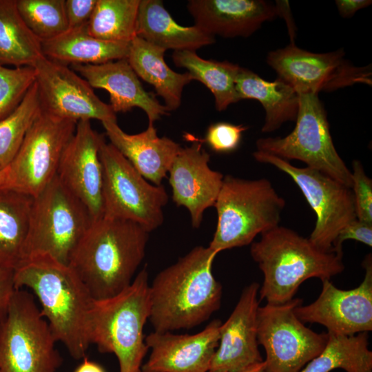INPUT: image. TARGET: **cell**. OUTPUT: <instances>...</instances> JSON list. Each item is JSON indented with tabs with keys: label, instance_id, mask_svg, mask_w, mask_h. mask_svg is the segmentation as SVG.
Listing matches in <instances>:
<instances>
[{
	"label": "cell",
	"instance_id": "1f68e13d",
	"mask_svg": "<svg viewBox=\"0 0 372 372\" xmlns=\"http://www.w3.org/2000/svg\"><path fill=\"white\" fill-rule=\"evenodd\" d=\"M141 0H97L87 32L101 40L131 42L136 37Z\"/></svg>",
	"mask_w": 372,
	"mask_h": 372
},
{
	"label": "cell",
	"instance_id": "3957f363",
	"mask_svg": "<svg viewBox=\"0 0 372 372\" xmlns=\"http://www.w3.org/2000/svg\"><path fill=\"white\" fill-rule=\"evenodd\" d=\"M148 239L149 233L137 223L102 217L92 221L68 265L94 300L108 299L131 285Z\"/></svg>",
	"mask_w": 372,
	"mask_h": 372
},
{
	"label": "cell",
	"instance_id": "4dcf8cb0",
	"mask_svg": "<svg viewBox=\"0 0 372 372\" xmlns=\"http://www.w3.org/2000/svg\"><path fill=\"white\" fill-rule=\"evenodd\" d=\"M337 369L346 372H372L368 332L351 335L328 333L324 349L300 372H330Z\"/></svg>",
	"mask_w": 372,
	"mask_h": 372
},
{
	"label": "cell",
	"instance_id": "836d02e7",
	"mask_svg": "<svg viewBox=\"0 0 372 372\" xmlns=\"http://www.w3.org/2000/svg\"><path fill=\"white\" fill-rule=\"evenodd\" d=\"M17 7L27 27L41 42L69 30L65 0H17Z\"/></svg>",
	"mask_w": 372,
	"mask_h": 372
},
{
	"label": "cell",
	"instance_id": "bcb514c9",
	"mask_svg": "<svg viewBox=\"0 0 372 372\" xmlns=\"http://www.w3.org/2000/svg\"><path fill=\"white\" fill-rule=\"evenodd\" d=\"M141 372H148V371H142V370H141Z\"/></svg>",
	"mask_w": 372,
	"mask_h": 372
},
{
	"label": "cell",
	"instance_id": "cb8c5ba5",
	"mask_svg": "<svg viewBox=\"0 0 372 372\" xmlns=\"http://www.w3.org/2000/svg\"><path fill=\"white\" fill-rule=\"evenodd\" d=\"M136 36L165 50L196 52L215 42L214 37L198 26L176 23L160 0L140 1Z\"/></svg>",
	"mask_w": 372,
	"mask_h": 372
},
{
	"label": "cell",
	"instance_id": "5b68a950",
	"mask_svg": "<svg viewBox=\"0 0 372 372\" xmlns=\"http://www.w3.org/2000/svg\"><path fill=\"white\" fill-rule=\"evenodd\" d=\"M148 278L145 266L121 293L94 300L90 312V343L101 353H114L119 372H141L149 350L143 333L150 309Z\"/></svg>",
	"mask_w": 372,
	"mask_h": 372
},
{
	"label": "cell",
	"instance_id": "7a4b0ae2",
	"mask_svg": "<svg viewBox=\"0 0 372 372\" xmlns=\"http://www.w3.org/2000/svg\"><path fill=\"white\" fill-rule=\"evenodd\" d=\"M14 283L17 289L27 287L37 296L56 342L63 343L74 359L85 358L94 300L70 265L47 256L32 257L14 270Z\"/></svg>",
	"mask_w": 372,
	"mask_h": 372
},
{
	"label": "cell",
	"instance_id": "f1b7e54d",
	"mask_svg": "<svg viewBox=\"0 0 372 372\" xmlns=\"http://www.w3.org/2000/svg\"><path fill=\"white\" fill-rule=\"evenodd\" d=\"M43 56L41 42L22 19L17 0H0V64L33 67Z\"/></svg>",
	"mask_w": 372,
	"mask_h": 372
},
{
	"label": "cell",
	"instance_id": "484cf974",
	"mask_svg": "<svg viewBox=\"0 0 372 372\" xmlns=\"http://www.w3.org/2000/svg\"><path fill=\"white\" fill-rule=\"evenodd\" d=\"M165 51L136 36L130 42L127 60L138 77L154 87L169 112L179 107L183 88L194 78L187 72L172 70L165 61Z\"/></svg>",
	"mask_w": 372,
	"mask_h": 372
},
{
	"label": "cell",
	"instance_id": "7402d4cb",
	"mask_svg": "<svg viewBox=\"0 0 372 372\" xmlns=\"http://www.w3.org/2000/svg\"><path fill=\"white\" fill-rule=\"evenodd\" d=\"M187 9L195 25L225 38L248 37L278 17L276 5L263 0H190Z\"/></svg>",
	"mask_w": 372,
	"mask_h": 372
},
{
	"label": "cell",
	"instance_id": "603a6c76",
	"mask_svg": "<svg viewBox=\"0 0 372 372\" xmlns=\"http://www.w3.org/2000/svg\"><path fill=\"white\" fill-rule=\"evenodd\" d=\"M101 123L110 143L146 180L161 185L182 147L167 136L159 137L154 125H148L141 133L129 134L116 121Z\"/></svg>",
	"mask_w": 372,
	"mask_h": 372
},
{
	"label": "cell",
	"instance_id": "2e32d148",
	"mask_svg": "<svg viewBox=\"0 0 372 372\" xmlns=\"http://www.w3.org/2000/svg\"><path fill=\"white\" fill-rule=\"evenodd\" d=\"M362 267L365 274L357 287L337 288L330 280H324L318 298L307 305L294 309L297 318L305 323L325 327L328 333L351 335L372 330V258L367 254Z\"/></svg>",
	"mask_w": 372,
	"mask_h": 372
},
{
	"label": "cell",
	"instance_id": "ba28073f",
	"mask_svg": "<svg viewBox=\"0 0 372 372\" xmlns=\"http://www.w3.org/2000/svg\"><path fill=\"white\" fill-rule=\"evenodd\" d=\"M32 294H13L0 320V372H56L63 359Z\"/></svg>",
	"mask_w": 372,
	"mask_h": 372
},
{
	"label": "cell",
	"instance_id": "ee69618b",
	"mask_svg": "<svg viewBox=\"0 0 372 372\" xmlns=\"http://www.w3.org/2000/svg\"><path fill=\"white\" fill-rule=\"evenodd\" d=\"M235 372H267L265 361L249 365L241 370Z\"/></svg>",
	"mask_w": 372,
	"mask_h": 372
},
{
	"label": "cell",
	"instance_id": "b9f144b4",
	"mask_svg": "<svg viewBox=\"0 0 372 372\" xmlns=\"http://www.w3.org/2000/svg\"><path fill=\"white\" fill-rule=\"evenodd\" d=\"M276 2V6L278 9V16H281L285 19L291 41V43H294L293 38L296 35V30H294V24L291 18L288 1H277Z\"/></svg>",
	"mask_w": 372,
	"mask_h": 372
},
{
	"label": "cell",
	"instance_id": "e575fe53",
	"mask_svg": "<svg viewBox=\"0 0 372 372\" xmlns=\"http://www.w3.org/2000/svg\"><path fill=\"white\" fill-rule=\"evenodd\" d=\"M34 82L33 67L8 68L0 64V120L18 107Z\"/></svg>",
	"mask_w": 372,
	"mask_h": 372
},
{
	"label": "cell",
	"instance_id": "4316f807",
	"mask_svg": "<svg viewBox=\"0 0 372 372\" xmlns=\"http://www.w3.org/2000/svg\"><path fill=\"white\" fill-rule=\"evenodd\" d=\"M130 42H112L91 36L87 25L69 29L63 34L41 42L43 55L52 61L68 64H101L127 59Z\"/></svg>",
	"mask_w": 372,
	"mask_h": 372
},
{
	"label": "cell",
	"instance_id": "ac0fdd59",
	"mask_svg": "<svg viewBox=\"0 0 372 372\" xmlns=\"http://www.w3.org/2000/svg\"><path fill=\"white\" fill-rule=\"evenodd\" d=\"M210 155L200 141L182 147L168 173L172 200L177 206L185 207L194 228H198L205 211L214 207L224 176L210 168Z\"/></svg>",
	"mask_w": 372,
	"mask_h": 372
},
{
	"label": "cell",
	"instance_id": "4fadbf2b",
	"mask_svg": "<svg viewBox=\"0 0 372 372\" xmlns=\"http://www.w3.org/2000/svg\"><path fill=\"white\" fill-rule=\"evenodd\" d=\"M300 304L302 300L296 298L258 308L257 338L266 353L267 372H300L327 344V333L313 331L296 316Z\"/></svg>",
	"mask_w": 372,
	"mask_h": 372
},
{
	"label": "cell",
	"instance_id": "60d3db41",
	"mask_svg": "<svg viewBox=\"0 0 372 372\" xmlns=\"http://www.w3.org/2000/svg\"><path fill=\"white\" fill-rule=\"evenodd\" d=\"M339 14L344 18L352 17L357 11L371 4L369 0H337L335 1Z\"/></svg>",
	"mask_w": 372,
	"mask_h": 372
},
{
	"label": "cell",
	"instance_id": "ffe728a7",
	"mask_svg": "<svg viewBox=\"0 0 372 372\" xmlns=\"http://www.w3.org/2000/svg\"><path fill=\"white\" fill-rule=\"evenodd\" d=\"M260 286H246L233 311L220 327L218 346L209 372H235L262 362L257 338Z\"/></svg>",
	"mask_w": 372,
	"mask_h": 372
},
{
	"label": "cell",
	"instance_id": "30bf717a",
	"mask_svg": "<svg viewBox=\"0 0 372 372\" xmlns=\"http://www.w3.org/2000/svg\"><path fill=\"white\" fill-rule=\"evenodd\" d=\"M299 107L293 131L285 137L261 138L257 151L282 159L298 160L351 188V170L335 148L327 112L318 94H298Z\"/></svg>",
	"mask_w": 372,
	"mask_h": 372
},
{
	"label": "cell",
	"instance_id": "44dd1931",
	"mask_svg": "<svg viewBox=\"0 0 372 372\" xmlns=\"http://www.w3.org/2000/svg\"><path fill=\"white\" fill-rule=\"evenodd\" d=\"M72 68L92 88L106 90L110 94V106L116 112H126L139 107L147 116L148 125L168 114L166 107L147 92L127 59L101 64H74Z\"/></svg>",
	"mask_w": 372,
	"mask_h": 372
},
{
	"label": "cell",
	"instance_id": "52a82bcc",
	"mask_svg": "<svg viewBox=\"0 0 372 372\" xmlns=\"http://www.w3.org/2000/svg\"><path fill=\"white\" fill-rule=\"evenodd\" d=\"M92 221L87 207L56 175L34 198L23 261L47 256L68 265Z\"/></svg>",
	"mask_w": 372,
	"mask_h": 372
},
{
	"label": "cell",
	"instance_id": "9a60e30c",
	"mask_svg": "<svg viewBox=\"0 0 372 372\" xmlns=\"http://www.w3.org/2000/svg\"><path fill=\"white\" fill-rule=\"evenodd\" d=\"M33 68L41 110L76 122L116 121L110 105L103 102L90 85L68 65L43 56Z\"/></svg>",
	"mask_w": 372,
	"mask_h": 372
},
{
	"label": "cell",
	"instance_id": "8fae6325",
	"mask_svg": "<svg viewBox=\"0 0 372 372\" xmlns=\"http://www.w3.org/2000/svg\"><path fill=\"white\" fill-rule=\"evenodd\" d=\"M76 124L41 110L16 156L4 168L1 188L33 198L40 194L56 176L61 156Z\"/></svg>",
	"mask_w": 372,
	"mask_h": 372
},
{
	"label": "cell",
	"instance_id": "e0dca14e",
	"mask_svg": "<svg viewBox=\"0 0 372 372\" xmlns=\"http://www.w3.org/2000/svg\"><path fill=\"white\" fill-rule=\"evenodd\" d=\"M104 138L90 121L77 122L61 156L57 176L87 207L93 221L103 216L100 147Z\"/></svg>",
	"mask_w": 372,
	"mask_h": 372
},
{
	"label": "cell",
	"instance_id": "83f0119b",
	"mask_svg": "<svg viewBox=\"0 0 372 372\" xmlns=\"http://www.w3.org/2000/svg\"><path fill=\"white\" fill-rule=\"evenodd\" d=\"M33 200L0 188V266L15 270L22 262Z\"/></svg>",
	"mask_w": 372,
	"mask_h": 372
},
{
	"label": "cell",
	"instance_id": "9c48e42d",
	"mask_svg": "<svg viewBox=\"0 0 372 372\" xmlns=\"http://www.w3.org/2000/svg\"><path fill=\"white\" fill-rule=\"evenodd\" d=\"M103 216L132 221L148 233L164 221L168 202L165 187L150 184L110 143L100 147Z\"/></svg>",
	"mask_w": 372,
	"mask_h": 372
},
{
	"label": "cell",
	"instance_id": "d4e9b609",
	"mask_svg": "<svg viewBox=\"0 0 372 372\" xmlns=\"http://www.w3.org/2000/svg\"><path fill=\"white\" fill-rule=\"evenodd\" d=\"M236 90L240 101L255 99L262 104L265 112L262 132H272L287 121H296L299 94L281 79L268 81L251 70L240 67Z\"/></svg>",
	"mask_w": 372,
	"mask_h": 372
},
{
	"label": "cell",
	"instance_id": "d6a6232c",
	"mask_svg": "<svg viewBox=\"0 0 372 372\" xmlns=\"http://www.w3.org/2000/svg\"><path fill=\"white\" fill-rule=\"evenodd\" d=\"M41 110L34 82L18 107L0 120V167L6 168L12 162Z\"/></svg>",
	"mask_w": 372,
	"mask_h": 372
},
{
	"label": "cell",
	"instance_id": "74e56055",
	"mask_svg": "<svg viewBox=\"0 0 372 372\" xmlns=\"http://www.w3.org/2000/svg\"><path fill=\"white\" fill-rule=\"evenodd\" d=\"M347 240H354L371 247L372 223L357 218L346 225L341 229L335 238L333 244L332 251L343 256L342 244Z\"/></svg>",
	"mask_w": 372,
	"mask_h": 372
},
{
	"label": "cell",
	"instance_id": "6da1fadb",
	"mask_svg": "<svg viewBox=\"0 0 372 372\" xmlns=\"http://www.w3.org/2000/svg\"><path fill=\"white\" fill-rule=\"evenodd\" d=\"M217 254L209 246H196L156 276L149 291L154 331L195 327L220 309L222 286L212 273Z\"/></svg>",
	"mask_w": 372,
	"mask_h": 372
},
{
	"label": "cell",
	"instance_id": "d6986e66",
	"mask_svg": "<svg viewBox=\"0 0 372 372\" xmlns=\"http://www.w3.org/2000/svg\"><path fill=\"white\" fill-rule=\"evenodd\" d=\"M218 319L210 322L195 334H174L153 331L145 342L150 354L141 370L148 372H209L218 346L220 327Z\"/></svg>",
	"mask_w": 372,
	"mask_h": 372
},
{
	"label": "cell",
	"instance_id": "5bb4252c",
	"mask_svg": "<svg viewBox=\"0 0 372 372\" xmlns=\"http://www.w3.org/2000/svg\"><path fill=\"white\" fill-rule=\"evenodd\" d=\"M267 63L278 78L298 94L333 92L358 83L371 85V65L356 67L344 58L343 49L314 53L290 43L269 52Z\"/></svg>",
	"mask_w": 372,
	"mask_h": 372
},
{
	"label": "cell",
	"instance_id": "f35d334b",
	"mask_svg": "<svg viewBox=\"0 0 372 372\" xmlns=\"http://www.w3.org/2000/svg\"><path fill=\"white\" fill-rule=\"evenodd\" d=\"M97 0H66L65 10L69 29L79 28L87 24Z\"/></svg>",
	"mask_w": 372,
	"mask_h": 372
},
{
	"label": "cell",
	"instance_id": "8d00e7d4",
	"mask_svg": "<svg viewBox=\"0 0 372 372\" xmlns=\"http://www.w3.org/2000/svg\"><path fill=\"white\" fill-rule=\"evenodd\" d=\"M247 128L227 122L213 123L207 128L204 141L216 153L232 152L238 147Z\"/></svg>",
	"mask_w": 372,
	"mask_h": 372
},
{
	"label": "cell",
	"instance_id": "d590c367",
	"mask_svg": "<svg viewBox=\"0 0 372 372\" xmlns=\"http://www.w3.org/2000/svg\"><path fill=\"white\" fill-rule=\"evenodd\" d=\"M351 172L357 218L372 223V180L358 160L353 161Z\"/></svg>",
	"mask_w": 372,
	"mask_h": 372
},
{
	"label": "cell",
	"instance_id": "ab89813d",
	"mask_svg": "<svg viewBox=\"0 0 372 372\" xmlns=\"http://www.w3.org/2000/svg\"><path fill=\"white\" fill-rule=\"evenodd\" d=\"M16 290L14 270L0 266V320L6 316Z\"/></svg>",
	"mask_w": 372,
	"mask_h": 372
},
{
	"label": "cell",
	"instance_id": "f6af8a7d",
	"mask_svg": "<svg viewBox=\"0 0 372 372\" xmlns=\"http://www.w3.org/2000/svg\"><path fill=\"white\" fill-rule=\"evenodd\" d=\"M4 178V168L0 167V188L2 187Z\"/></svg>",
	"mask_w": 372,
	"mask_h": 372
},
{
	"label": "cell",
	"instance_id": "f546056e",
	"mask_svg": "<svg viewBox=\"0 0 372 372\" xmlns=\"http://www.w3.org/2000/svg\"><path fill=\"white\" fill-rule=\"evenodd\" d=\"M172 59L176 66L187 69L194 80L201 82L211 91L218 111H223L240 101L236 90L238 65L204 59L195 51L189 50L174 51Z\"/></svg>",
	"mask_w": 372,
	"mask_h": 372
},
{
	"label": "cell",
	"instance_id": "8992f818",
	"mask_svg": "<svg viewBox=\"0 0 372 372\" xmlns=\"http://www.w3.org/2000/svg\"><path fill=\"white\" fill-rule=\"evenodd\" d=\"M286 202L267 178L226 175L216 198L217 225L209 247L217 254L252 243L279 225Z\"/></svg>",
	"mask_w": 372,
	"mask_h": 372
},
{
	"label": "cell",
	"instance_id": "277c9868",
	"mask_svg": "<svg viewBox=\"0 0 372 372\" xmlns=\"http://www.w3.org/2000/svg\"><path fill=\"white\" fill-rule=\"evenodd\" d=\"M250 254L263 273L260 299L269 304L290 301L309 278L330 280L344 269L343 256L324 251L309 238L280 225L252 242Z\"/></svg>",
	"mask_w": 372,
	"mask_h": 372
},
{
	"label": "cell",
	"instance_id": "7bdbcfd3",
	"mask_svg": "<svg viewBox=\"0 0 372 372\" xmlns=\"http://www.w3.org/2000/svg\"><path fill=\"white\" fill-rule=\"evenodd\" d=\"M74 372H105L97 363L88 360L85 357Z\"/></svg>",
	"mask_w": 372,
	"mask_h": 372
},
{
	"label": "cell",
	"instance_id": "7c38bea8",
	"mask_svg": "<svg viewBox=\"0 0 372 372\" xmlns=\"http://www.w3.org/2000/svg\"><path fill=\"white\" fill-rule=\"evenodd\" d=\"M253 156L258 162L271 165L292 178L316 215L309 240L321 250L332 251L341 229L357 219L351 188L317 169L296 167L270 154L256 150Z\"/></svg>",
	"mask_w": 372,
	"mask_h": 372
}]
</instances>
